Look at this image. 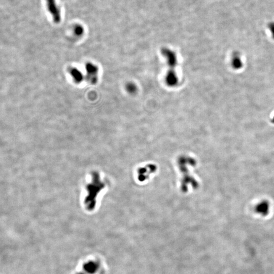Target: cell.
<instances>
[{
    "mask_svg": "<svg viewBox=\"0 0 274 274\" xmlns=\"http://www.w3.org/2000/svg\"><path fill=\"white\" fill-rule=\"evenodd\" d=\"M161 51L162 55L165 57L169 68L165 78L166 83L170 87H174L178 83V77L175 71L177 64L176 54L174 51L169 48H164Z\"/></svg>",
    "mask_w": 274,
    "mask_h": 274,
    "instance_id": "6da1fadb",
    "label": "cell"
},
{
    "mask_svg": "<svg viewBox=\"0 0 274 274\" xmlns=\"http://www.w3.org/2000/svg\"><path fill=\"white\" fill-rule=\"evenodd\" d=\"M47 7L49 12L52 16L54 22L56 23H59L61 20V11L57 7L55 0H46Z\"/></svg>",
    "mask_w": 274,
    "mask_h": 274,
    "instance_id": "7a4b0ae2",
    "label": "cell"
},
{
    "mask_svg": "<svg viewBox=\"0 0 274 274\" xmlns=\"http://www.w3.org/2000/svg\"><path fill=\"white\" fill-rule=\"evenodd\" d=\"M86 70L87 71V80L91 83H96L98 79V67L91 63H88L86 65Z\"/></svg>",
    "mask_w": 274,
    "mask_h": 274,
    "instance_id": "3957f363",
    "label": "cell"
},
{
    "mask_svg": "<svg viewBox=\"0 0 274 274\" xmlns=\"http://www.w3.org/2000/svg\"><path fill=\"white\" fill-rule=\"evenodd\" d=\"M231 63V67L236 70L242 69L244 65L241 55L237 52H235L233 54Z\"/></svg>",
    "mask_w": 274,
    "mask_h": 274,
    "instance_id": "277c9868",
    "label": "cell"
},
{
    "mask_svg": "<svg viewBox=\"0 0 274 274\" xmlns=\"http://www.w3.org/2000/svg\"><path fill=\"white\" fill-rule=\"evenodd\" d=\"M269 203L267 201H262L256 205L255 210L256 212L262 215H265L269 213Z\"/></svg>",
    "mask_w": 274,
    "mask_h": 274,
    "instance_id": "5b68a950",
    "label": "cell"
},
{
    "mask_svg": "<svg viewBox=\"0 0 274 274\" xmlns=\"http://www.w3.org/2000/svg\"><path fill=\"white\" fill-rule=\"evenodd\" d=\"M70 72L73 77V79L77 83H80V82H82L83 80V75L82 74V72L76 68H72L70 70Z\"/></svg>",
    "mask_w": 274,
    "mask_h": 274,
    "instance_id": "8992f818",
    "label": "cell"
},
{
    "mask_svg": "<svg viewBox=\"0 0 274 274\" xmlns=\"http://www.w3.org/2000/svg\"><path fill=\"white\" fill-rule=\"evenodd\" d=\"M126 89L130 94H133L137 91V87L133 83H128L126 84Z\"/></svg>",
    "mask_w": 274,
    "mask_h": 274,
    "instance_id": "52a82bcc",
    "label": "cell"
},
{
    "mask_svg": "<svg viewBox=\"0 0 274 274\" xmlns=\"http://www.w3.org/2000/svg\"><path fill=\"white\" fill-rule=\"evenodd\" d=\"M74 32L77 36H81L84 32L83 28L81 25H76L74 28Z\"/></svg>",
    "mask_w": 274,
    "mask_h": 274,
    "instance_id": "ba28073f",
    "label": "cell"
},
{
    "mask_svg": "<svg viewBox=\"0 0 274 274\" xmlns=\"http://www.w3.org/2000/svg\"><path fill=\"white\" fill-rule=\"evenodd\" d=\"M269 28L270 30L273 38L274 39V22L270 23L269 25Z\"/></svg>",
    "mask_w": 274,
    "mask_h": 274,
    "instance_id": "9c48e42d",
    "label": "cell"
},
{
    "mask_svg": "<svg viewBox=\"0 0 274 274\" xmlns=\"http://www.w3.org/2000/svg\"><path fill=\"white\" fill-rule=\"evenodd\" d=\"M271 122L273 123H274V115L273 117L271 119Z\"/></svg>",
    "mask_w": 274,
    "mask_h": 274,
    "instance_id": "30bf717a",
    "label": "cell"
}]
</instances>
